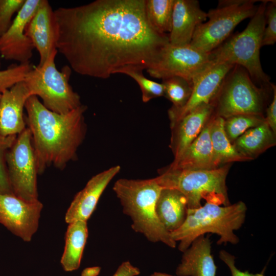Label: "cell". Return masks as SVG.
Wrapping results in <instances>:
<instances>
[{"label": "cell", "instance_id": "cell-1", "mask_svg": "<svg viewBox=\"0 0 276 276\" xmlns=\"http://www.w3.org/2000/svg\"><path fill=\"white\" fill-rule=\"evenodd\" d=\"M56 47L78 74L107 79L127 66L150 68L168 34L155 31L145 13V0H96L54 10Z\"/></svg>", "mask_w": 276, "mask_h": 276}, {"label": "cell", "instance_id": "cell-2", "mask_svg": "<svg viewBox=\"0 0 276 276\" xmlns=\"http://www.w3.org/2000/svg\"><path fill=\"white\" fill-rule=\"evenodd\" d=\"M25 108L27 114L25 119L31 133L38 174L52 166L64 169L77 158V150L85 139L86 106L82 104L60 114L49 110L37 97L31 96Z\"/></svg>", "mask_w": 276, "mask_h": 276}, {"label": "cell", "instance_id": "cell-3", "mask_svg": "<svg viewBox=\"0 0 276 276\" xmlns=\"http://www.w3.org/2000/svg\"><path fill=\"white\" fill-rule=\"evenodd\" d=\"M163 188L156 178L117 180L113 190L119 199L123 212L131 220V228L149 241L161 242L175 248L176 242L160 223L156 203Z\"/></svg>", "mask_w": 276, "mask_h": 276}, {"label": "cell", "instance_id": "cell-4", "mask_svg": "<svg viewBox=\"0 0 276 276\" xmlns=\"http://www.w3.org/2000/svg\"><path fill=\"white\" fill-rule=\"evenodd\" d=\"M247 211L246 204L239 201L227 206L206 202L200 207L188 209L186 219L177 229L170 233L173 240L179 242L178 249H187L197 237L207 233L218 236L217 244L239 242L235 231L244 224Z\"/></svg>", "mask_w": 276, "mask_h": 276}, {"label": "cell", "instance_id": "cell-5", "mask_svg": "<svg viewBox=\"0 0 276 276\" xmlns=\"http://www.w3.org/2000/svg\"><path fill=\"white\" fill-rule=\"evenodd\" d=\"M268 2L261 1L243 31L229 36L209 53L212 65L227 64L241 66L260 86H269L271 83L270 77L262 69L260 58Z\"/></svg>", "mask_w": 276, "mask_h": 276}, {"label": "cell", "instance_id": "cell-6", "mask_svg": "<svg viewBox=\"0 0 276 276\" xmlns=\"http://www.w3.org/2000/svg\"><path fill=\"white\" fill-rule=\"evenodd\" d=\"M229 164L210 170L172 169L167 167L158 171L155 178L163 188L177 190L187 201L188 209L200 207L201 200L219 205L231 204L226 178Z\"/></svg>", "mask_w": 276, "mask_h": 276}, {"label": "cell", "instance_id": "cell-7", "mask_svg": "<svg viewBox=\"0 0 276 276\" xmlns=\"http://www.w3.org/2000/svg\"><path fill=\"white\" fill-rule=\"evenodd\" d=\"M58 53L54 50L45 62L28 73L24 81L31 96L39 97L49 110L60 114L66 113L82 105L80 96L69 83L72 69L64 66L57 70L55 62Z\"/></svg>", "mask_w": 276, "mask_h": 276}, {"label": "cell", "instance_id": "cell-8", "mask_svg": "<svg viewBox=\"0 0 276 276\" xmlns=\"http://www.w3.org/2000/svg\"><path fill=\"white\" fill-rule=\"evenodd\" d=\"M267 86L258 87L243 67L235 65L211 102L213 114L223 119L236 114L264 116Z\"/></svg>", "mask_w": 276, "mask_h": 276}, {"label": "cell", "instance_id": "cell-9", "mask_svg": "<svg viewBox=\"0 0 276 276\" xmlns=\"http://www.w3.org/2000/svg\"><path fill=\"white\" fill-rule=\"evenodd\" d=\"M256 2L221 1L217 8L206 13L209 20L197 27L190 44L203 52L210 53L231 36L237 25L254 15L258 7Z\"/></svg>", "mask_w": 276, "mask_h": 276}, {"label": "cell", "instance_id": "cell-10", "mask_svg": "<svg viewBox=\"0 0 276 276\" xmlns=\"http://www.w3.org/2000/svg\"><path fill=\"white\" fill-rule=\"evenodd\" d=\"M6 163L13 193L27 201L38 200L37 165L28 127L17 135L7 152Z\"/></svg>", "mask_w": 276, "mask_h": 276}, {"label": "cell", "instance_id": "cell-11", "mask_svg": "<svg viewBox=\"0 0 276 276\" xmlns=\"http://www.w3.org/2000/svg\"><path fill=\"white\" fill-rule=\"evenodd\" d=\"M211 65L209 53L190 44L173 45L168 43L161 50L156 62L146 71L154 78L177 76L192 81Z\"/></svg>", "mask_w": 276, "mask_h": 276}, {"label": "cell", "instance_id": "cell-12", "mask_svg": "<svg viewBox=\"0 0 276 276\" xmlns=\"http://www.w3.org/2000/svg\"><path fill=\"white\" fill-rule=\"evenodd\" d=\"M42 203L23 199L13 193H0V223L26 242L31 240L39 225Z\"/></svg>", "mask_w": 276, "mask_h": 276}, {"label": "cell", "instance_id": "cell-13", "mask_svg": "<svg viewBox=\"0 0 276 276\" xmlns=\"http://www.w3.org/2000/svg\"><path fill=\"white\" fill-rule=\"evenodd\" d=\"M40 0H25L7 31L0 37V54L6 60L20 63L30 62L34 48L25 30L35 13Z\"/></svg>", "mask_w": 276, "mask_h": 276}, {"label": "cell", "instance_id": "cell-14", "mask_svg": "<svg viewBox=\"0 0 276 276\" xmlns=\"http://www.w3.org/2000/svg\"><path fill=\"white\" fill-rule=\"evenodd\" d=\"M234 65L227 64L211 65L193 80V89L186 104L179 109L168 110L170 126L197 107L211 103L228 72Z\"/></svg>", "mask_w": 276, "mask_h": 276}, {"label": "cell", "instance_id": "cell-15", "mask_svg": "<svg viewBox=\"0 0 276 276\" xmlns=\"http://www.w3.org/2000/svg\"><path fill=\"white\" fill-rule=\"evenodd\" d=\"M120 170V166L117 165L93 176L75 196L65 215L66 223L80 220L87 222L104 190Z\"/></svg>", "mask_w": 276, "mask_h": 276}, {"label": "cell", "instance_id": "cell-16", "mask_svg": "<svg viewBox=\"0 0 276 276\" xmlns=\"http://www.w3.org/2000/svg\"><path fill=\"white\" fill-rule=\"evenodd\" d=\"M40 56L38 66L42 65L52 52L56 49V24L54 11L47 0L39 5L25 30Z\"/></svg>", "mask_w": 276, "mask_h": 276}, {"label": "cell", "instance_id": "cell-17", "mask_svg": "<svg viewBox=\"0 0 276 276\" xmlns=\"http://www.w3.org/2000/svg\"><path fill=\"white\" fill-rule=\"evenodd\" d=\"M31 96L24 81L18 82L1 94L0 99V135H18L24 130L26 121L24 109Z\"/></svg>", "mask_w": 276, "mask_h": 276}, {"label": "cell", "instance_id": "cell-18", "mask_svg": "<svg viewBox=\"0 0 276 276\" xmlns=\"http://www.w3.org/2000/svg\"><path fill=\"white\" fill-rule=\"evenodd\" d=\"M207 14L196 0H174L169 43L173 45L190 44L197 27L205 22Z\"/></svg>", "mask_w": 276, "mask_h": 276}, {"label": "cell", "instance_id": "cell-19", "mask_svg": "<svg viewBox=\"0 0 276 276\" xmlns=\"http://www.w3.org/2000/svg\"><path fill=\"white\" fill-rule=\"evenodd\" d=\"M211 103L201 105L170 126V147L174 159L178 158L185 149L198 136L213 114Z\"/></svg>", "mask_w": 276, "mask_h": 276}, {"label": "cell", "instance_id": "cell-20", "mask_svg": "<svg viewBox=\"0 0 276 276\" xmlns=\"http://www.w3.org/2000/svg\"><path fill=\"white\" fill-rule=\"evenodd\" d=\"M182 253L175 270L177 276H216L217 267L212 255L209 237H197Z\"/></svg>", "mask_w": 276, "mask_h": 276}, {"label": "cell", "instance_id": "cell-21", "mask_svg": "<svg viewBox=\"0 0 276 276\" xmlns=\"http://www.w3.org/2000/svg\"><path fill=\"white\" fill-rule=\"evenodd\" d=\"M209 121L198 136L178 158L174 159L167 166L168 168L181 170H210L217 168L214 161Z\"/></svg>", "mask_w": 276, "mask_h": 276}, {"label": "cell", "instance_id": "cell-22", "mask_svg": "<svg viewBox=\"0 0 276 276\" xmlns=\"http://www.w3.org/2000/svg\"><path fill=\"white\" fill-rule=\"evenodd\" d=\"M187 201L179 191L163 188L156 203V212L165 229L171 233L180 227L188 213Z\"/></svg>", "mask_w": 276, "mask_h": 276}, {"label": "cell", "instance_id": "cell-23", "mask_svg": "<svg viewBox=\"0 0 276 276\" xmlns=\"http://www.w3.org/2000/svg\"><path fill=\"white\" fill-rule=\"evenodd\" d=\"M275 143V134L265 121L247 130L233 145L240 154L250 160L274 146Z\"/></svg>", "mask_w": 276, "mask_h": 276}, {"label": "cell", "instance_id": "cell-24", "mask_svg": "<svg viewBox=\"0 0 276 276\" xmlns=\"http://www.w3.org/2000/svg\"><path fill=\"white\" fill-rule=\"evenodd\" d=\"M68 224L60 263L64 270L70 272L80 267L88 231L86 221H76Z\"/></svg>", "mask_w": 276, "mask_h": 276}, {"label": "cell", "instance_id": "cell-25", "mask_svg": "<svg viewBox=\"0 0 276 276\" xmlns=\"http://www.w3.org/2000/svg\"><path fill=\"white\" fill-rule=\"evenodd\" d=\"M209 123L214 161L216 168L232 162L248 160L236 151L227 138L224 130L223 118L213 114Z\"/></svg>", "mask_w": 276, "mask_h": 276}, {"label": "cell", "instance_id": "cell-26", "mask_svg": "<svg viewBox=\"0 0 276 276\" xmlns=\"http://www.w3.org/2000/svg\"><path fill=\"white\" fill-rule=\"evenodd\" d=\"M174 0H145V13L151 27L161 34L171 29Z\"/></svg>", "mask_w": 276, "mask_h": 276}, {"label": "cell", "instance_id": "cell-27", "mask_svg": "<svg viewBox=\"0 0 276 276\" xmlns=\"http://www.w3.org/2000/svg\"><path fill=\"white\" fill-rule=\"evenodd\" d=\"M164 97L169 100L172 109L182 108L189 100L193 89V82L183 78L174 76L162 79Z\"/></svg>", "mask_w": 276, "mask_h": 276}, {"label": "cell", "instance_id": "cell-28", "mask_svg": "<svg viewBox=\"0 0 276 276\" xmlns=\"http://www.w3.org/2000/svg\"><path fill=\"white\" fill-rule=\"evenodd\" d=\"M265 122L264 116L236 114L224 119L223 127L226 135L233 144L248 129Z\"/></svg>", "mask_w": 276, "mask_h": 276}, {"label": "cell", "instance_id": "cell-29", "mask_svg": "<svg viewBox=\"0 0 276 276\" xmlns=\"http://www.w3.org/2000/svg\"><path fill=\"white\" fill-rule=\"evenodd\" d=\"M143 70L135 66H127L117 70L114 74H125L134 80L140 86L142 101L147 103L153 99L164 96L162 83L149 79L143 74Z\"/></svg>", "mask_w": 276, "mask_h": 276}, {"label": "cell", "instance_id": "cell-30", "mask_svg": "<svg viewBox=\"0 0 276 276\" xmlns=\"http://www.w3.org/2000/svg\"><path fill=\"white\" fill-rule=\"evenodd\" d=\"M32 68L30 62H28L0 71V93L2 94L16 83L24 81L26 76Z\"/></svg>", "mask_w": 276, "mask_h": 276}, {"label": "cell", "instance_id": "cell-31", "mask_svg": "<svg viewBox=\"0 0 276 276\" xmlns=\"http://www.w3.org/2000/svg\"><path fill=\"white\" fill-rule=\"evenodd\" d=\"M16 136L17 135L8 136L0 135V193H13L7 174L6 154Z\"/></svg>", "mask_w": 276, "mask_h": 276}, {"label": "cell", "instance_id": "cell-32", "mask_svg": "<svg viewBox=\"0 0 276 276\" xmlns=\"http://www.w3.org/2000/svg\"><path fill=\"white\" fill-rule=\"evenodd\" d=\"M276 41V3L268 1L265 9V26L262 47L273 45Z\"/></svg>", "mask_w": 276, "mask_h": 276}, {"label": "cell", "instance_id": "cell-33", "mask_svg": "<svg viewBox=\"0 0 276 276\" xmlns=\"http://www.w3.org/2000/svg\"><path fill=\"white\" fill-rule=\"evenodd\" d=\"M25 0H0V37L8 29L12 16L18 11Z\"/></svg>", "mask_w": 276, "mask_h": 276}, {"label": "cell", "instance_id": "cell-34", "mask_svg": "<svg viewBox=\"0 0 276 276\" xmlns=\"http://www.w3.org/2000/svg\"><path fill=\"white\" fill-rule=\"evenodd\" d=\"M219 258L227 266L232 276H265L266 266L260 273H252L248 271H242L235 265V257L225 250H221L219 253Z\"/></svg>", "mask_w": 276, "mask_h": 276}, {"label": "cell", "instance_id": "cell-35", "mask_svg": "<svg viewBox=\"0 0 276 276\" xmlns=\"http://www.w3.org/2000/svg\"><path fill=\"white\" fill-rule=\"evenodd\" d=\"M272 90V100L266 110L265 121L272 131L276 133V87L271 83Z\"/></svg>", "mask_w": 276, "mask_h": 276}, {"label": "cell", "instance_id": "cell-36", "mask_svg": "<svg viewBox=\"0 0 276 276\" xmlns=\"http://www.w3.org/2000/svg\"><path fill=\"white\" fill-rule=\"evenodd\" d=\"M141 273L139 268L133 266L129 261L122 262L112 276H137Z\"/></svg>", "mask_w": 276, "mask_h": 276}, {"label": "cell", "instance_id": "cell-37", "mask_svg": "<svg viewBox=\"0 0 276 276\" xmlns=\"http://www.w3.org/2000/svg\"><path fill=\"white\" fill-rule=\"evenodd\" d=\"M101 271L99 266H93L84 269L81 273V276H98Z\"/></svg>", "mask_w": 276, "mask_h": 276}, {"label": "cell", "instance_id": "cell-38", "mask_svg": "<svg viewBox=\"0 0 276 276\" xmlns=\"http://www.w3.org/2000/svg\"><path fill=\"white\" fill-rule=\"evenodd\" d=\"M150 276H175L171 275L166 273H163L160 272H154L151 274Z\"/></svg>", "mask_w": 276, "mask_h": 276}, {"label": "cell", "instance_id": "cell-39", "mask_svg": "<svg viewBox=\"0 0 276 276\" xmlns=\"http://www.w3.org/2000/svg\"><path fill=\"white\" fill-rule=\"evenodd\" d=\"M1 94L0 93V99H1Z\"/></svg>", "mask_w": 276, "mask_h": 276}]
</instances>
